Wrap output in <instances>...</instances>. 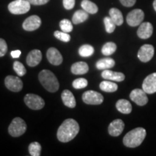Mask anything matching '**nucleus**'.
Wrapping results in <instances>:
<instances>
[{
    "label": "nucleus",
    "mask_w": 156,
    "mask_h": 156,
    "mask_svg": "<svg viewBox=\"0 0 156 156\" xmlns=\"http://www.w3.org/2000/svg\"><path fill=\"white\" fill-rule=\"evenodd\" d=\"M80 126L73 119H67L60 125L57 131V138L62 142L73 140L79 133Z\"/></svg>",
    "instance_id": "obj_1"
},
{
    "label": "nucleus",
    "mask_w": 156,
    "mask_h": 156,
    "mask_svg": "<svg viewBox=\"0 0 156 156\" xmlns=\"http://www.w3.org/2000/svg\"><path fill=\"white\" fill-rule=\"evenodd\" d=\"M146 136V130L144 128L137 127L129 132L123 139V143L127 147L134 148L140 146Z\"/></svg>",
    "instance_id": "obj_2"
},
{
    "label": "nucleus",
    "mask_w": 156,
    "mask_h": 156,
    "mask_svg": "<svg viewBox=\"0 0 156 156\" xmlns=\"http://www.w3.org/2000/svg\"><path fill=\"white\" fill-rule=\"evenodd\" d=\"M38 79L43 87L46 90L51 93H54L58 90L59 83L57 78L50 70L44 69L41 71L38 75Z\"/></svg>",
    "instance_id": "obj_3"
},
{
    "label": "nucleus",
    "mask_w": 156,
    "mask_h": 156,
    "mask_svg": "<svg viewBox=\"0 0 156 156\" xmlns=\"http://www.w3.org/2000/svg\"><path fill=\"white\" fill-rule=\"evenodd\" d=\"M26 129L27 125L25 121L20 117H15L12 121L11 124H9L8 132L12 136L17 137V136L23 135L26 131Z\"/></svg>",
    "instance_id": "obj_4"
},
{
    "label": "nucleus",
    "mask_w": 156,
    "mask_h": 156,
    "mask_svg": "<svg viewBox=\"0 0 156 156\" xmlns=\"http://www.w3.org/2000/svg\"><path fill=\"white\" fill-rule=\"evenodd\" d=\"M30 9V4L27 0H15L9 4L8 9L13 15H23Z\"/></svg>",
    "instance_id": "obj_5"
},
{
    "label": "nucleus",
    "mask_w": 156,
    "mask_h": 156,
    "mask_svg": "<svg viewBox=\"0 0 156 156\" xmlns=\"http://www.w3.org/2000/svg\"><path fill=\"white\" fill-rule=\"evenodd\" d=\"M24 101L26 106L33 110H40L45 106L44 99L39 95L33 93H29L25 95Z\"/></svg>",
    "instance_id": "obj_6"
},
{
    "label": "nucleus",
    "mask_w": 156,
    "mask_h": 156,
    "mask_svg": "<svg viewBox=\"0 0 156 156\" xmlns=\"http://www.w3.org/2000/svg\"><path fill=\"white\" fill-rule=\"evenodd\" d=\"M83 102L88 105H100L103 101V96L94 90H87L83 94Z\"/></svg>",
    "instance_id": "obj_7"
},
{
    "label": "nucleus",
    "mask_w": 156,
    "mask_h": 156,
    "mask_svg": "<svg viewBox=\"0 0 156 156\" xmlns=\"http://www.w3.org/2000/svg\"><path fill=\"white\" fill-rule=\"evenodd\" d=\"M144 17H145V14H144V12L142 9H133L126 16V23L129 26H138L143 21Z\"/></svg>",
    "instance_id": "obj_8"
},
{
    "label": "nucleus",
    "mask_w": 156,
    "mask_h": 156,
    "mask_svg": "<svg viewBox=\"0 0 156 156\" xmlns=\"http://www.w3.org/2000/svg\"><path fill=\"white\" fill-rule=\"evenodd\" d=\"M5 86L7 89L12 92H19L23 89V84L20 78L15 76H7L5 80Z\"/></svg>",
    "instance_id": "obj_9"
},
{
    "label": "nucleus",
    "mask_w": 156,
    "mask_h": 156,
    "mask_svg": "<svg viewBox=\"0 0 156 156\" xmlns=\"http://www.w3.org/2000/svg\"><path fill=\"white\" fill-rule=\"evenodd\" d=\"M130 99L137 104L138 106H145L148 102V98L147 93L143 90V89H134L132 91L129 95Z\"/></svg>",
    "instance_id": "obj_10"
},
{
    "label": "nucleus",
    "mask_w": 156,
    "mask_h": 156,
    "mask_svg": "<svg viewBox=\"0 0 156 156\" xmlns=\"http://www.w3.org/2000/svg\"><path fill=\"white\" fill-rule=\"evenodd\" d=\"M153 46L151 44H145L141 46L137 54V57L142 62H147L152 59L154 56Z\"/></svg>",
    "instance_id": "obj_11"
},
{
    "label": "nucleus",
    "mask_w": 156,
    "mask_h": 156,
    "mask_svg": "<svg viewBox=\"0 0 156 156\" xmlns=\"http://www.w3.org/2000/svg\"><path fill=\"white\" fill-rule=\"evenodd\" d=\"M41 20L38 15H32L25 19L23 23V28L25 30L34 31L40 28Z\"/></svg>",
    "instance_id": "obj_12"
},
{
    "label": "nucleus",
    "mask_w": 156,
    "mask_h": 156,
    "mask_svg": "<svg viewBox=\"0 0 156 156\" xmlns=\"http://www.w3.org/2000/svg\"><path fill=\"white\" fill-rule=\"evenodd\" d=\"M142 89L148 94H153L156 92V73L151 74L144 80Z\"/></svg>",
    "instance_id": "obj_13"
},
{
    "label": "nucleus",
    "mask_w": 156,
    "mask_h": 156,
    "mask_svg": "<svg viewBox=\"0 0 156 156\" xmlns=\"http://www.w3.org/2000/svg\"><path fill=\"white\" fill-rule=\"evenodd\" d=\"M46 56H47L48 61L53 65H60L63 62V57L61 53L56 48L51 47L48 48L46 52Z\"/></svg>",
    "instance_id": "obj_14"
},
{
    "label": "nucleus",
    "mask_w": 156,
    "mask_h": 156,
    "mask_svg": "<svg viewBox=\"0 0 156 156\" xmlns=\"http://www.w3.org/2000/svg\"><path fill=\"white\" fill-rule=\"evenodd\" d=\"M153 32V25L151 23L145 22L142 23L140 25L136 34L139 38L142 39L149 38L152 36Z\"/></svg>",
    "instance_id": "obj_15"
},
{
    "label": "nucleus",
    "mask_w": 156,
    "mask_h": 156,
    "mask_svg": "<svg viewBox=\"0 0 156 156\" xmlns=\"http://www.w3.org/2000/svg\"><path fill=\"white\" fill-rule=\"evenodd\" d=\"M124 129V122L122 119H115L109 124L108 133L111 136H118L122 133Z\"/></svg>",
    "instance_id": "obj_16"
},
{
    "label": "nucleus",
    "mask_w": 156,
    "mask_h": 156,
    "mask_svg": "<svg viewBox=\"0 0 156 156\" xmlns=\"http://www.w3.org/2000/svg\"><path fill=\"white\" fill-rule=\"evenodd\" d=\"M42 59V53L40 50L34 49L29 52L26 58L27 64L30 67H36Z\"/></svg>",
    "instance_id": "obj_17"
},
{
    "label": "nucleus",
    "mask_w": 156,
    "mask_h": 156,
    "mask_svg": "<svg viewBox=\"0 0 156 156\" xmlns=\"http://www.w3.org/2000/svg\"><path fill=\"white\" fill-rule=\"evenodd\" d=\"M101 76L103 79L116 82H122L125 79V75L123 73H118V72H113L109 69L103 70V73H101Z\"/></svg>",
    "instance_id": "obj_18"
},
{
    "label": "nucleus",
    "mask_w": 156,
    "mask_h": 156,
    "mask_svg": "<svg viewBox=\"0 0 156 156\" xmlns=\"http://www.w3.org/2000/svg\"><path fill=\"white\" fill-rule=\"evenodd\" d=\"M61 97L64 104L66 106L72 108H75L76 106V101L75 96H74L73 93L71 91H69V90H64L62 93Z\"/></svg>",
    "instance_id": "obj_19"
},
{
    "label": "nucleus",
    "mask_w": 156,
    "mask_h": 156,
    "mask_svg": "<svg viewBox=\"0 0 156 156\" xmlns=\"http://www.w3.org/2000/svg\"><path fill=\"white\" fill-rule=\"evenodd\" d=\"M89 70V67L86 62H79L73 64L71 67V72L74 75H84Z\"/></svg>",
    "instance_id": "obj_20"
},
{
    "label": "nucleus",
    "mask_w": 156,
    "mask_h": 156,
    "mask_svg": "<svg viewBox=\"0 0 156 156\" xmlns=\"http://www.w3.org/2000/svg\"><path fill=\"white\" fill-rule=\"evenodd\" d=\"M116 107L119 112L124 114H130L132 110V106L129 101L125 99H120L116 103Z\"/></svg>",
    "instance_id": "obj_21"
},
{
    "label": "nucleus",
    "mask_w": 156,
    "mask_h": 156,
    "mask_svg": "<svg viewBox=\"0 0 156 156\" xmlns=\"http://www.w3.org/2000/svg\"><path fill=\"white\" fill-rule=\"evenodd\" d=\"M115 65V61L113 58L110 57L103 58L101 59L98 60L96 62V66L98 69L100 70H105V69H109L111 68L114 67Z\"/></svg>",
    "instance_id": "obj_22"
},
{
    "label": "nucleus",
    "mask_w": 156,
    "mask_h": 156,
    "mask_svg": "<svg viewBox=\"0 0 156 156\" xmlns=\"http://www.w3.org/2000/svg\"><path fill=\"white\" fill-rule=\"evenodd\" d=\"M109 17L118 26L122 25L124 23V18H123L122 12L116 8H112L109 10Z\"/></svg>",
    "instance_id": "obj_23"
},
{
    "label": "nucleus",
    "mask_w": 156,
    "mask_h": 156,
    "mask_svg": "<svg viewBox=\"0 0 156 156\" xmlns=\"http://www.w3.org/2000/svg\"><path fill=\"white\" fill-rule=\"evenodd\" d=\"M88 13L85 12L84 9H80V10L76 11L73 16V24L77 25L85 22V21H86L88 19Z\"/></svg>",
    "instance_id": "obj_24"
},
{
    "label": "nucleus",
    "mask_w": 156,
    "mask_h": 156,
    "mask_svg": "<svg viewBox=\"0 0 156 156\" xmlns=\"http://www.w3.org/2000/svg\"><path fill=\"white\" fill-rule=\"evenodd\" d=\"M81 7L88 14H95L98 11V6L90 0H83L81 2Z\"/></svg>",
    "instance_id": "obj_25"
},
{
    "label": "nucleus",
    "mask_w": 156,
    "mask_h": 156,
    "mask_svg": "<svg viewBox=\"0 0 156 156\" xmlns=\"http://www.w3.org/2000/svg\"><path fill=\"white\" fill-rule=\"evenodd\" d=\"M100 88L103 91L107 93H113L117 90L118 89V85L116 83H112V82L105 80L101 82L100 83Z\"/></svg>",
    "instance_id": "obj_26"
},
{
    "label": "nucleus",
    "mask_w": 156,
    "mask_h": 156,
    "mask_svg": "<svg viewBox=\"0 0 156 156\" xmlns=\"http://www.w3.org/2000/svg\"><path fill=\"white\" fill-rule=\"evenodd\" d=\"M79 54L83 57H88L92 56L94 53V48L88 44H85L81 46L79 48Z\"/></svg>",
    "instance_id": "obj_27"
},
{
    "label": "nucleus",
    "mask_w": 156,
    "mask_h": 156,
    "mask_svg": "<svg viewBox=\"0 0 156 156\" xmlns=\"http://www.w3.org/2000/svg\"><path fill=\"white\" fill-rule=\"evenodd\" d=\"M116 45L113 42H108L103 45L102 47V54L105 56H110L116 51Z\"/></svg>",
    "instance_id": "obj_28"
},
{
    "label": "nucleus",
    "mask_w": 156,
    "mask_h": 156,
    "mask_svg": "<svg viewBox=\"0 0 156 156\" xmlns=\"http://www.w3.org/2000/svg\"><path fill=\"white\" fill-rule=\"evenodd\" d=\"M29 153L32 156H40L41 151V146L38 142H34L29 145Z\"/></svg>",
    "instance_id": "obj_29"
},
{
    "label": "nucleus",
    "mask_w": 156,
    "mask_h": 156,
    "mask_svg": "<svg viewBox=\"0 0 156 156\" xmlns=\"http://www.w3.org/2000/svg\"><path fill=\"white\" fill-rule=\"evenodd\" d=\"M59 26L62 31H63V32H65V33H68V34L70 32H72L73 30V23H72L71 21L67 19H64L60 21Z\"/></svg>",
    "instance_id": "obj_30"
},
{
    "label": "nucleus",
    "mask_w": 156,
    "mask_h": 156,
    "mask_svg": "<svg viewBox=\"0 0 156 156\" xmlns=\"http://www.w3.org/2000/svg\"><path fill=\"white\" fill-rule=\"evenodd\" d=\"M103 22H104L105 28H106V30L108 34H112L115 30L116 28V24L112 19L110 17H106L103 19Z\"/></svg>",
    "instance_id": "obj_31"
},
{
    "label": "nucleus",
    "mask_w": 156,
    "mask_h": 156,
    "mask_svg": "<svg viewBox=\"0 0 156 156\" xmlns=\"http://www.w3.org/2000/svg\"><path fill=\"white\" fill-rule=\"evenodd\" d=\"M13 69L15 71V73L17 74V75L20 77H23L26 74V69L24 67V65L20 62H15L13 64Z\"/></svg>",
    "instance_id": "obj_32"
},
{
    "label": "nucleus",
    "mask_w": 156,
    "mask_h": 156,
    "mask_svg": "<svg viewBox=\"0 0 156 156\" xmlns=\"http://www.w3.org/2000/svg\"><path fill=\"white\" fill-rule=\"evenodd\" d=\"M87 80L85 78H77V79L75 80L73 83V86L75 89L79 90L85 88L87 86Z\"/></svg>",
    "instance_id": "obj_33"
},
{
    "label": "nucleus",
    "mask_w": 156,
    "mask_h": 156,
    "mask_svg": "<svg viewBox=\"0 0 156 156\" xmlns=\"http://www.w3.org/2000/svg\"><path fill=\"white\" fill-rule=\"evenodd\" d=\"M54 35L56 38L58 39V40L62 41L65 42V43L69 42L70 39H71V36H69V34H68V33L63 32V31L56 30L55 32H54Z\"/></svg>",
    "instance_id": "obj_34"
},
{
    "label": "nucleus",
    "mask_w": 156,
    "mask_h": 156,
    "mask_svg": "<svg viewBox=\"0 0 156 156\" xmlns=\"http://www.w3.org/2000/svg\"><path fill=\"white\" fill-rule=\"evenodd\" d=\"M7 51V44L4 39L0 38V57L4 56Z\"/></svg>",
    "instance_id": "obj_35"
},
{
    "label": "nucleus",
    "mask_w": 156,
    "mask_h": 156,
    "mask_svg": "<svg viewBox=\"0 0 156 156\" xmlns=\"http://www.w3.org/2000/svg\"><path fill=\"white\" fill-rule=\"evenodd\" d=\"M75 5V0H63V6L66 9H72Z\"/></svg>",
    "instance_id": "obj_36"
},
{
    "label": "nucleus",
    "mask_w": 156,
    "mask_h": 156,
    "mask_svg": "<svg viewBox=\"0 0 156 156\" xmlns=\"http://www.w3.org/2000/svg\"><path fill=\"white\" fill-rule=\"evenodd\" d=\"M33 5H44L47 4L50 0H27Z\"/></svg>",
    "instance_id": "obj_37"
},
{
    "label": "nucleus",
    "mask_w": 156,
    "mask_h": 156,
    "mask_svg": "<svg viewBox=\"0 0 156 156\" xmlns=\"http://www.w3.org/2000/svg\"><path fill=\"white\" fill-rule=\"evenodd\" d=\"M122 5L124 7H130L134 5L136 0H119Z\"/></svg>",
    "instance_id": "obj_38"
},
{
    "label": "nucleus",
    "mask_w": 156,
    "mask_h": 156,
    "mask_svg": "<svg viewBox=\"0 0 156 156\" xmlns=\"http://www.w3.org/2000/svg\"><path fill=\"white\" fill-rule=\"evenodd\" d=\"M21 55V51L15 50L11 51V56L12 58H19L20 56Z\"/></svg>",
    "instance_id": "obj_39"
},
{
    "label": "nucleus",
    "mask_w": 156,
    "mask_h": 156,
    "mask_svg": "<svg viewBox=\"0 0 156 156\" xmlns=\"http://www.w3.org/2000/svg\"><path fill=\"white\" fill-rule=\"evenodd\" d=\"M153 7H154V9H155L156 12V0H154L153 2Z\"/></svg>",
    "instance_id": "obj_40"
}]
</instances>
